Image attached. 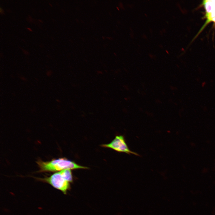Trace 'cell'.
<instances>
[{"mask_svg": "<svg viewBox=\"0 0 215 215\" xmlns=\"http://www.w3.org/2000/svg\"><path fill=\"white\" fill-rule=\"evenodd\" d=\"M0 12L1 13H3L4 12L3 9L1 7H0Z\"/></svg>", "mask_w": 215, "mask_h": 215, "instance_id": "obj_5", "label": "cell"}, {"mask_svg": "<svg viewBox=\"0 0 215 215\" xmlns=\"http://www.w3.org/2000/svg\"><path fill=\"white\" fill-rule=\"evenodd\" d=\"M205 10V23L199 31V34L205 26L211 22L215 23V1L204 0L202 3Z\"/></svg>", "mask_w": 215, "mask_h": 215, "instance_id": "obj_4", "label": "cell"}, {"mask_svg": "<svg viewBox=\"0 0 215 215\" xmlns=\"http://www.w3.org/2000/svg\"><path fill=\"white\" fill-rule=\"evenodd\" d=\"M36 179L49 184L64 194H66L70 188V183L66 179L62 170L55 173L49 176L36 178Z\"/></svg>", "mask_w": 215, "mask_h": 215, "instance_id": "obj_2", "label": "cell"}, {"mask_svg": "<svg viewBox=\"0 0 215 215\" xmlns=\"http://www.w3.org/2000/svg\"><path fill=\"white\" fill-rule=\"evenodd\" d=\"M101 146L112 149L117 152L126 153L128 154H132L136 156H139L136 152L130 150L124 138L122 135H117L110 143L102 144Z\"/></svg>", "mask_w": 215, "mask_h": 215, "instance_id": "obj_3", "label": "cell"}, {"mask_svg": "<svg viewBox=\"0 0 215 215\" xmlns=\"http://www.w3.org/2000/svg\"><path fill=\"white\" fill-rule=\"evenodd\" d=\"M36 163L39 168V172H57L65 169H88L87 167L79 165L74 162L64 158L53 159L47 162L38 160Z\"/></svg>", "mask_w": 215, "mask_h": 215, "instance_id": "obj_1", "label": "cell"}]
</instances>
